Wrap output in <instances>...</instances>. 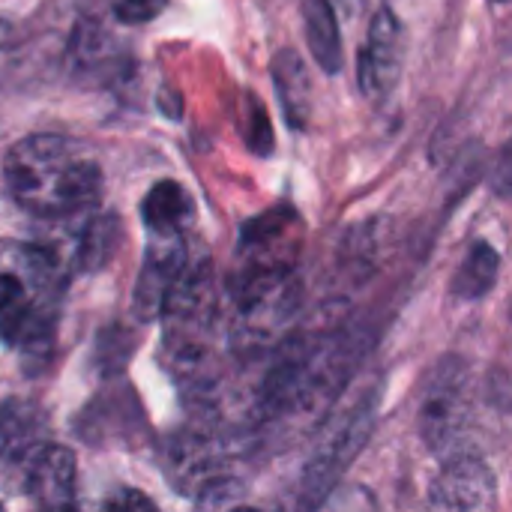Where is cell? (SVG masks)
<instances>
[{
  "label": "cell",
  "mask_w": 512,
  "mask_h": 512,
  "mask_svg": "<svg viewBox=\"0 0 512 512\" xmlns=\"http://www.w3.org/2000/svg\"><path fill=\"white\" fill-rule=\"evenodd\" d=\"M366 342L357 333L291 336L276 345L258 393V417L285 429H318L360 366Z\"/></svg>",
  "instance_id": "cell-1"
},
{
  "label": "cell",
  "mask_w": 512,
  "mask_h": 512,
  "mask_svg": "<svg viewBox=\"0 0 512 512\" xmlns=\"http://www.w3.org/2000/svg\"><path fill=\"white\" fill-rule=\"evenodd\" d=\"M15 204L39 219H66L96 207L102 195L99 162L63 135H27L3 159Z\"/></svg>",
  "instance_id": "cell-2"
},
{
  "label": "cell",
  "mask_w": 512,
  "mask_h": 512,
  "mask_svg": "<svg viewBox=\"0 0 512 512\" xmlns=\"http://www.w3.org/2000/svg\"><path fill=\"white\" fill-rule=\"evenodd\" d=\"M231 345L243 357H255L276 348L285 327L300 306L297 267L276 270H234L231 276Z\"/></svg>",
  "instance_id": "cell-3"
},
{
  "label": "cell",
  "mask_w": 512,
  "mask_h": 512,
  "mask_svg": "<svg viewBox=\"0 0 512 512\" xmlns=\"http://www.w3.org/2000/svg\"><path fill=\"white\" fill-rule=\"evenodd\" d=\"M378 387H366L354 402L345 405L342 414L330 417L327 426L318 435V444L312 456L306 459V468L300 474V504L303 507H318L324 504L351 462L363 453V447L372 438L375 417H378Z\"/></svg>",
  "instance_id": "cell-4"
},
{
  "label": "cell",
  "mask_w": 512,
  "mask_h": 512,
  "mask_svg": "<svg viewBox=\"0 0 512 512\" xmlns=\"http://www.w3.org/2000/svg\"><path fill=\"white\" fill-rule=\"evenodd\" d=\"M420 435L426 447L438 456H450L459 447L465 426L471 420V375L468 363L459 357H444L429 372L420 393Z\"/></svg>",
  "instance_id": "cell-5"
},
{
  "label": "cell",
  "mask_w": 512,
  "mask_h": 512,
  "mask_svg": "<svg viewBox=\"0 0 512 512\" xmlns=\"http://www.w3.org/2000/svg\"><path fill=\"white\" fill-rule=\"evenodd\" d=\"M402 66H405V27L384 6L369 21L366 39H363L360 57H357L360 90L375 102L387 99L399 84Z\"/></svg>",
  "instance_id": "cell-6"
},
{
  "label": "cell",
  "mask_w": 512,
  "mask_h": 512,
  "mask_svg": "<svg viewBox=\"0 0 512 512\" xmlns=\"http://www.w3.org/2000/svg\"><path fill=\"white\" fill-rule=\"evenodd\" d=\"M429 504L435 510L486 512L498 507V480L492 468L468 450H456L444 459L432 489Z\"/></svg>",
  "instance_id": "cell-7"
},
{
  "label": "cell",
  "mask_w": 512,
  "mask_h": 512,
  "mask_svg": "<svg viewBox=\"0 0 512 512\" xmlns=\"http://www.w3.org/2000/svg\"><path fill=\"white\" fill-rule=\"evenodd\" d=\"M0 336L6 345L21 348L27 357H45V348L54 342V315L45 306H36L18 276L0 273Z\"/></svg>",
  "instance_id": "cell-8"
},
{
  "label": "cell",
  "mask_w": 512,
  "mask_h": 512,
  "mask_svg": "<svg viewBox=\"0 0 512 512\" xmlns=\"http://www.w3.org/2000/svg\"><path fill=\"white\" fill-rule=\"evenodd\" d=\"M186 264H189V255H186L183 237H153L150 240L147 258H144L138 282H135V300H132V309L141 321H153L162 315L168 294L177 285Z\"/></svg>",
  "instance_id": "cell-9"
},
{
  "label": "cell",
  "mask_w": 512,
  "mask_h": 512,
  "mask_svg": "<svg viewBox=\"0 0 512 512\" xmlns=\"http://www.w3.org/2000/svg\"><path fill=\"white\" fill-rule=\"evenodd\" d=\"M27 498L39 510L75 507V456L66 447L45 444L27 456Z\"/></svg>",
  "instance_id": "cell-10"
},
{
  "label": "cell",
  "mask_w": 512,
  "mask_h": 512,
  "mask_svg": "<svg viewBox=\"0 0 512 512\" xmlns=\"http://www.w3.org/2000/svg\"><path fill=\"white\" fill-rule=\"evenodd\" d=\"M141 219L150 237H183L195 219V201L180 183L162 180L147 192L141 204Z\"/></svg>",
  "instance_id": "cell-11"
},
{
  "label": "cell",
  "mask_w": 512,
  "mask_h": 512,
  "mask_svg": "<svg viewBox=\"0 0 512 512\" xmlns=\"http://www.w3.org/2000/svg\"><path fill=\"white\" fill-rule=\"evenodd\" d=\"M273 84L279 105L285 111V120L294 129H306L312 114V75L303 63V57L291 48H282L273 57Z\"/></svg>",
  "instance_id": "cell-12"
},
{
  "label": "cell",
  "mask_w": 512,
  "mask_h": 512,
  "mask_svg": "<svg viewBox=\"0 0 512 512\" xmlns=\"http://www.w3.org/2000/svg\"><path fill=\"white\" fill-rule=\"evenodd\" d=\"M303 24H306V42L315 57V63L336 75L342 69V33L336 21V9L330 0H303Z\"/></svg>",
  "instance_id": "cell-13"
},
{
  "label": "cell",
  "mask_w": 512,
  "mask_h": 512,
  "mask_svg": "<svg viewBox=\"0 0 512 512\" xmlns=\"http://www.w3.org/2000/svg\"><path fill=\"white\" fill-rule=\"evenodd\" d=\"M498 273H501L498 249L492 243H486V240H477L468 249V255H465V261H462V267H459V273L453 279V297H459V300L486 297L495 288Z\"/></svg>",
  "instance_id": "cell-14"
},
{
  "label": "cell",
  "mask_w": 512,
  "mask_h": 512,
  "mask_svg": "<svg viewBox=\"0 0 512 512\" xmlns=\"http://www.w3.org/2000/svg\"><path fill=\"white\" fill-rule=\"evenodd\" d=\"M117 231H120V219L117 216H93L75 243V261L81 270H96L102 267L117 243Z\"/></svg>",
  "instance_id": "cell-15"
},
{
  "label": "cell",
  "mask_w": 512,
  "mask_h": 512,
  "mask_svg": "<svg viewBox=\"0 0 512 512\" xmlns=\"http://www.w3.org/2000/svg\"><path fill=\"white\" fill-rule=\"evenodd\" d=\"M168 0H117L114 6V15L123 21V24H144L150 18H156L162 9H165Z\"/></svg>",
  "instance_id": "cell-16"
},
{
  "label": "cell",
  "mask_w": 512,
  "mask_h": 512,
  "mask_svg": "<svg viewBox=\"0 0 512 512\" xmlns=\"http://www.w3.org/2000/svg\"><path fill=\"white\" fill-rule=\"evenodd\" d=\"M492 189L512 201V138L504 144V150L498 153V162L492 168Z\"/></svg>",
  "instance_id": "cell-17"
},
{
  "label": "cell",
  "mask_w": 512,
  "mask_h": 512,
  "mask_svg": "<svg viewBox=\"0 0 512 512\" xmlns=\"http://www.w3.org/2000/svg\"><path fill=\"white\" fill-rule=\"evenodd\" d=\"M105 507H111V510H126V507H132V510H153L156 504H153L150 498L138 495L135 489H123V492H120V498L108 501Z\"/></svg>",
  "instance_id": "cell-18"
},
{
  "label": "cell",
  "mask_w": 512,
  "mask_h": 512,
  "mask_svg": "<svg viewBox=\"0 0 512 512\" xmlns=\"http://www.w3.org/2000/svg\"><path fill=\"white\" fill-rule=\"evenodd\" d=\"M6 42H9V27L0 21V57H3V51H6Z\"/></svg>",
  "instance_id": "cell-19"
}]
</instances>
